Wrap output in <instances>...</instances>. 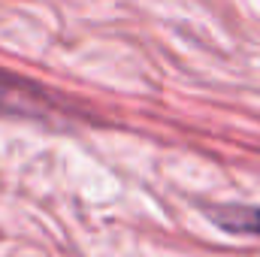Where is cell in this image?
<instances>
[{"mask_svg":"<svg viewBox=\"0 0 260 257\" xmlns=\"http://www.w3.org/2000/svg\"><path fill=\"white\" fill-rule=\"evenodd\" d=\"M0 112L3 115L46 121V118H58L64 112V106L40 82H30L24 76H15L9 70H0Z\"/></svg>","mask_w":260,"mask_h":257,"instance_id":"1","label":"cell"},{"mask_svg":"<svg viewBox=\"0 0 260 257\" xmlns=\"http://www.w3.org/2000/svg\"><path fill=\"white\" fill-rule=\"evenodd\" d=\"M209 218L227 233L260 236V206H215L209 209Z\"/></svg>","mask_w":260,"mask_h":257,"instance_id":"2","label":"cell"}]
</instances>
